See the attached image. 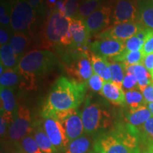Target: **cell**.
Segmentation results:
<instances>
[{
    "label": "cell",
    "mask_w": 153,
    "mask_h": 153,
    "mask_svg": "<svg viewBox=\"0 0 153 153\" xmlns=\"http://www.w3.org/2000/svg\"><path fill=\"white\" fill-rule=\"evenodd\" d=\"M101 95L115 105L125 106L126 104V92L120 86L111 81L105 82Z\"/></svg>",
    "instance_id": "16"
},
{
    "label": "cell",
    "mask_w": 153,
    "mask_h": 153,
    "mask_svg": "<svg viewBox=\"0 0 153 153\" xmlns=\"http://www.w3.org/2000/svg\"><path fill=\"white\" fill-rule=\"evenodd\" d=\"M81 114L85 133L89 135L98 134L99 136L111 123L109 113L96 103L87 101Z\"/></svg>",
    "instance_id": "5"
},
{
    "label": "cell",
    "mask_w": 153,
    "mask_h": 153,
    "mask_svg": "<svg viewBox=\"0 0 153 153\" xmlns=\"http://www.w3.org/2000/svg\"><path fill=\"white\" fill-rule=\"evenodd\" d=\"M143 65L150 73L153 72V53L145 55L143 58Z\"/></svg>",
    "instance_id": "38"
},
{
    "label": "cell",
    "mask_w": 153,
    "mask_h": 153,
    "mask_svg": "<svg viewBox=\"0 0 153 153\" xmlns=\"http://www.w3.org/2000/svg\"><path fill=\"white\" fill-rule=\"evenodd\" d=\"M137 22L153 30V0H139Z\"/></svg>",
    "instance_id": "18"
},
{
    "label": "cell",
    "mask_w": 153,
    "mask_h": 153,
    "mask_svg": "<svg viewBox=\"0 0 153 153\" xmlns=\"http://www.w3.org/2000/svg\"><path fill=\"white\" fill-rule=\"evenodd\" d=\"M11 39L10 35L5 28H1L0 29V43L1 45H6L8 43Z\"/></svg>",
    "instance_id": "40"
},
{
    "label": "cell",
    "mask_w": 153,
    "mask_h": 153,
    "mask_svg": "<svg viewBox=\"0 0 153 153\" xmlns=\"http://www.w3.org/2000/svg\"><path fill=\"white\" fill-rule=\"evenodd\" d=\"M87 153H98L97 152V151H96L95 150H94V149H92V150H90L89 151V152H88Z\"/></svg>",
    "instance_id": "45"
},
{
    "label": "cell",
    "mask_w": 153,
    "mask_h": 153,
    "mask_svg": "<svg viewBox=\"0 0 153 153\" xmlns=\"http://www.w3.org/2000/svg\"><path fill=\"white\" fill-rule=\"evenodd\" d=\"M142 51L145 55L153 53V36L145 42Z\"/></svg>",
    "instance_id": "39"
},
{
    "label": "cell",
    "mask_w": 153,
    "mask_h": 153,
    "mask_svg": "<svg viewBox=\"0 0 153 153\" xmlns=\"http://www.w3.org/2000/svg\"><path fill=\"white\" fill-rule=\"evenodd\" d=\"M19 153H26V152H22V151H21V152H19Z\"/></svg>",
    "instance_id": "47"
},
{
    "label": "cell",
    "mask_w": 153,
    "mask_h": 153,
    "mask_svg": "<svg viewBox=\"0 0 153 153\" xmlns=\"http://www.w3.org/2000/svg\"><path fill=\"white\" fill-rule=\"evenodd\" d=\"M27 1L31 5L36 12L39 10L43 2V0H27Z\"/></svg>",
    "instance_id": "41"
},
{
    "label": "cell",
    "mask_w": 153,
    "mask_h": 153,
    "mask_svg": "<svg viewBox=\"0 0 153 153\" xmlns=\"http://www.w3.org/2000/svg\"><path fill=\"white\" fill-rule=\"evenodd\" d=\"M70 19V31L71 33L72 44L74 48L83 51L89 43V34L85 24V21L76 18H69Z\"/></svg>",
    "instance_id": "14"
},
{
    "label": "cell",
    "mask_w": 153,
    "mask_h": 153,
    "mask_svg": "<svg viewBox=\"0 0 153 153\" xmlns=\"http://www.w3.org/2000/svg\"><path fill=\"white\" fill-rule=\"evenodd\" d=\"M89 57L94 72L102 77L105 82L111 81V72L110 70L109 61L94 53H91Z\"/></svg>",
    "instance_id": "20"
},
{
    "label": "cell",
    "mask_w": 153,
    "mask_h": 153,
    "mask_svg": "<svg viewBox=\"0 0 153 153\" xmlns=\"http://www.w3.org/2000/svg\"><path fill=\"white\" fill-rule=\"evenodd\" d=\"M36 12L27 0H12L10 27L15 32L25 33L36 21Z\"/></svg>",
    "instance_id": "6"
},
{
    "label": "cell",
    "mask_w": 153,
    "mask_h": 153,
    "mask_svg": "<svg viewBox=\"0 0 153 153\" xmlns=\"http://www.w3.org/2000/svg\"><path fill=\"white\" fill-rule=\"evenodd\" d=\"M62 1H63V0H62Z\"/></svg>",
    "instance_id": "51"
},
{
    "label": "cell",
    "mask_w": 153,
    "mask_h": 153,
    "mask_svg": "<svg viewBox=\"0 0 153 153\" xmlns=\"http://www.w3.org/2000/svg\"><path fill=\"white\" fill-rule=\"evenodd\" d=\"M147 106H148V109L150 111L151 114H152L153 116V103H148V104H147Z\"/></svg>",
    "instance_id": "43"
},
{
    "label": "cell",
    "mask_w": 153,
    "mask_h": 153,
    "mask_svg": "<svg viewBox=\"0 0 153 153\" xmlns=\"http://www.w3.org/2000/svg\"><path fill=\"white\" fill-rule=\"evenodd\" d=\"M133 74L136 77L139 89L141 91H143L148 85L153 82L152 74L143 64L135 65Z\"/></svg>",
    "instance_id": "27"
},
{
    "label": "cell",
    "mask_w": 153,
    "mask_h": 153,
    "mask_svg": "<svg viewBox=\"0 0 153 153\" xmlns=\"http://www.w3.org/2000/svg\"><path fill=\"white\" fill-rule=\"evenodd\" d=\"M43 118V126L47 135L59 152H64L70 141L62 124L53 116H48Z\"/></svg>",
    "instance_id": "9"
},
{
    "label": "cell",
    "mask_w": 153,
    "mask_h": 153,
    "mask_svg": "<svg viewBox=\"0 0 153 153\" xmlns=\"http://www.w3.org/2000/svg\"><path fill=\"white\" fill-rule=\"evenodd\" d=\"M151 74H152V75H153V72H152V73H151Z\"/></svg>",
    "instance_id": "48"
},
{
    "label": "cell",
    "mask_w": 153,
    "mask_h": 153,
    "mask_svg": "<svg viewBox=\"0 0 153 153\" xmlns=\"http://www.w3.org/2000/svg\"><path fill=\"white\" fill-rule=\"evenodd\" d=\"M145 55L142 51H125L118 57H115L112 60L123 63L126 66L136 65L143 64Z\"/></svg>",
    "instance_id": "24"
},
{
    "label": "cell",
    "mask_w": 153,
    "mask_h": 153,
    "mask_svg": "<svg viewBox=\"0 0 153 153\" xmlns=\"http://www.w3.org/2000/svg\"><path fill=\"white\" fill-rule=\"evenodd\" d=\"M9 44L16 56L20 58V56L24 54L25 51L28 48L29 41L25 33L14 32V33L11 37Z\"/></svg>",
    "instance_id": "22"
},
{
    "label": "cell",
    "mask_w": 153,
    "mask_h": 153,
    "mask_svg": "<svg viewBox=\"0 0 153 153\" xmlns=\"http://www.w3.org/2000/svg\"><path fill=\"white\" fill-rule=\"evenodd\" d=\"M93 53L108 59H114L126 51L125 43L111 38H100L90 45Z\"/></svg>",
    "instance_id": "11"
},
{
    "label": "cell",
    "mask_w": 153,
    "mask_h": 153,
    "mask_svg": "<svg viewBox=\"0 0 153 153\" xmlns=\"http://www.w3.org/2000/svg\"><path fill=\"white\" fill-rule=\"evenodd\" d=\"M112 6L103 4L100 7L85 20L90 35L98 33L109 26L113 12Z\"/></svg>",
    "instance_id": "10"
},
{
    "label": "cell",
    "mask_w": 153,
    "mask_h": 153,
    "mask_svg": "<svg viewBox=\"0 0 153 153\" xmlns=\"http://www.w3.org/2000/svg\"><path fill=\"white\" fill-rule=\"evenodd\" d=\"M105 2H106V4H109V5H113L114 4H116L117 1H118V0H104Z\"/></svg>",
    "instance_id": "42"
},
{
    "label": "cell",
    "mask_w": 153,
    "mask_h": 153,
    "mask_svg": "<svg viewBox=\"0 0 153 153\" xmlns=\"http://www.w3.org/2000/svg\"><path fill=\"white\" fill-rule=\"evenodd\" d=\"M81 0H63V7L61 12L68 18H76Z\"/></svg>",
    "instance_id": "33"
},
{
    "label": "cell",
    "mask_w": 153,
    "mask_h": 153,
    "mask_svg": "<svg viewBox=\"0 0 153 153\" xmlns=\"http://www.w3.org/2000/svg\"><path fill=\"white\" fill-rule=\"evenodd\" d=\"M87 83L60 76L51 88L42 109V116L77 108L85 99Z\"/></svg>",
    "instance_id": "1"
},
{
    "label": "cell",
    "mask_w": 153,
    "mask_h": 153,
    "mask_svg": "<svg viewBox=\"0 0 153 153\" xmlns=\"http://www.w3.org/2000/svg\"><path fill=\"white\" fill-rule=\"evenodd\" d=\"M52 116L56 117L62 124L70 141L82 136L85 133L82 114L77 108L59 112Z\"/></svg>",
    "instance_id": "8"
},
{
    "label": "cell",
    "mask_w": 153,
    "mask_h": 153,
    "mask_svg": "<svg viewBox=\"0 0 153 153\" xmlns=\"http://www.w3.org/2000/svg\"><path fill=\"white\" fill-rule=\"evenodd\" d=\"M0 59L1 64H2L6 69L16 68L20 60L13 51L9 44L1 45Z\"/></svg>",
    "instance_id": "23"
},
{
    "label": "cell",
    "mask_w": 153,
    "mask_h": 153,
    "mask_svg": "<svg viewBox=\"0 0 153 153\" xmlns=\"http://www.w3.org/2000/svg\"><path fill=\"white\" fill-rule=\"evenodd\" d=\"M144 28L137 22H126L114 24L112 27L105 30L99 37L100 38H111L125 42L138 33Z\"/></svg>",
    "instance_id": "13"
},
{
    "label": "cell",
    "mask_w": 153,
    "mask_h": 153,
    "mask_svg": "<svg viewBox=\"0 0 153 153\" xmlns=\"http://www.w3.org/2000/svg\"><path fill=\"white\" fill-rule=\"evenodd\" d=\"M143 97L148 103H153V82L142 91Z\"/></svg>",
    "instance_id": "37"
},
{
    "label": "cell",
    "mask_w": 153,
    "mask_h": 153,
    "mask_svg": "<svg viewBox=\"0 0 153 153\" xmlns=\"http://www.w3.org/2000/svg\"><path fill=\"white\" fill-rule=\"evenodd\" d=\"M139 0H118L114 4L112 20L114 24L137 22Z\"/></svg>",
    "instance_id": "12"
},
{
    "label": "cell",
    "mask_w": 153,
    "mask_h": 153,
    "mask_svg": "<svg viewBox=\"0 0 153 153\" xmlns=\"http://www.w3.org/2000/svg\"><path fill=\"white\" fill-rule=\"evenodd\" d=\"M145 153H153V144L149 145Z\"/></svg>",
    "instance_id": "44"
},
{
    "label": "cell",
    "mask_w": 153,
    "mask_h": 153,
    "mask_svg": "<svg viewBox=\"0 0 153 153\" xmlns=\"http://www.w3.org/2000/svg\"><path fill=\"white\" fill-rule=\"evenodd\" d=\"M34 126L30 110L24 105H18L14 120L8 129L9 138L18 145L24 137L33 133Z\"/></svg>",
    "instance_id": "7"
},
{
    "label": "cell",
    "mask_w": 153,
    "mask_h": 153,
    "mask_svg": "<svg viewBox=\"0 0 153 153\" xmlns=\"http://www.w3.org/2000/svg\"><path fill=\"white\" fill-rule=\"evenodd\" d=\"M110 62V70L111 72V82L122 87L126 76V65L123 63L111 60Z\"/></svg>",
    "instance_id": "30"
},
{
    "label": "cell",
    "mask_w": 153,
    "mask_h": 153,
    "mask_svg": "<svg viewBox=\"0 0 153 153\" xmlns=\"http://www.w3.org/2000/svg\"><path fill=\"white\" fill-rule=\"evenodd\" d=\"M91 147V140L87 136H82L70 141L64 153H87Z\"/></svg>",
    "instance_id": "25"
},
{
    "label": "cell",
    "mask_w": 153,
    "mask_h": 153,
    "mask_svg": "<svg viewBox=\"0 0 153 153\" xmlns=\"http://www.w3.org/2000/svg\"><path fill=\"white\" fill-rule=\"evenodd\" d=\"M43 36L48 44L52 46L72 45L70 19L60 11L52 9L44 25Z\"/></svg>",
    "instance_id": "4"
},
{
    "label": "cell",
    "mask_w": 153,
    "mask_h": 153,
    "mask_svg": "<svg viewBox=\"0 0 153 153\" xmlns=\"http://www.w3.org/2000/svg\"><path fill=\"white\" fill-rule=\"evenodd\" d=\"M82 1H83V0H82Z\"/></svg>",
    "instance_id": "50"
},
{
    "label": "cell",
    "mask_w": 153,
    "mask_h": 153,
    "mask_svg": "<svg viewBox=\"0 0 153 153\" xmlns=\"http://www.w3.org/2000/svg\"><path fill=\"white\" fill-rule=\"evenodd\" d=\"M122 88L126 91L133 90V89H139L137 80L135 76L132 74H126Z\"/></svg>",
    "instance_id": "36"
},
{
    "label": "cell",
    "mask_w": 153,
    "mask_h": 153,
    "mask_svg": "<svg viewBox=\"0 0 153 153\" xmlns=\"http://www.w3.org/2000/svg\"><path fill=\"white\" fill-rule=\"evenodd\" d=\"M126 51H142L145 42L137 38L136 36L130 38L125 42Z\"/></svg>",
    "instance_id": "35"
},
{
    "label": "cell",
    "mask_w": 153,
    "mask_h": 153,
    "mask_svg": "<svg viewBox=\"0 0 153 153\" xmlns=\"http://www.w3.org/2000/svg\"><path fill=\"white\" fill-rule=\"evenodd\" d=\"M89 57L87 53H83L71 66V74L75 76L78 82L87 83L89 78L94 73Z\"/></svg>",
    "instance_id": "15"
},
{
    "label": "cell",
    "mask_w": 153,
    "mask_h": 153,
    "mask_svg": "<svg viewBox=\"0 0 153 153\" xmlns=\"http://www.w3.org/2000/svg\"><path fill=\"white\" fill-rule=\"evenodd\" d=\"M18 145L20 146L22 151L26 153H43L38 146L37 142L34 138L33 134L24 137Z\"/></svg>",
    "instance_id": "32"
},
{
    "label": "cell",
    "mask_w": 153,
    "mask_h": 153,
    "mask_svg": "<svg viewBox=\"0 0 153 153\" xmlns=\"http://www.w3.org/2000/svg\"><path fill=\"white\" fill-rule=\"evenodd\" d=\"M126 104L128 106L130 110L137 109L140 107L147 106L146 102L143 97V94L140 89H133L126 91Z\"/></svg>",
    "instance_id": "28"
},
{
    "label": "cell",
    "mask_w": 153,
    "mask_h": 153,
    "mask_svg": "<svg viewBox=\"0 0 153 153\" xmlns=\"http://www.w3.org/2000/svg\"><path fill=\"white\" fill-rule=\"evenodd\" d=\"M104 4V0H83L80 4L76 19L85 21Z\"/></svg>",
    "instance_id": "26"
},
{
    "label": "cell",
    "mask_w": 153,
    "mask_h": 153,
    "mask_svg": "<svg viewBox=\"0 0 153 153\" xmlns=\"http://www.w3.org/2000/svg\"><path fill=\"white\" fill-rule=\"evenodd\" d=\"M0 99H1V114L14 118L18 105L16 104L13 88H1Z\"/></svg>",
    "instance_id": "17"
},
{
    "label": "cell",
    "mask_w": 153,
    "mask_h": 153,
    "mask_svg": "<svg viewBox=\"0 0 153 153\" xmlns=\"http://www.w3.org/2000/svg\"><path fill=\"white\" fill-rule=\"evenodd\" d=\"M140 137L147 147L153 144V116L138 128Z\"/></svg>",
    "instance_id": "31"
},
{
    "label": "cell",
    "mask_w": 153,
    "mask_h": 153,
    "mask_svg": "<svg viewBox=\"0 0 153 153\" xmlns=\"http://www.w3.org/2000/svg\"><path fill=\"white\" fill-rule=\"evenodd\" d=\"M57 63L55 55L48 50H33L19 60L17 70L21 76L34 82L48 74Z\"/></svg>",
    "instance_id": "3"
},
{
    "label": "cell",
    "mask_w": 153,
    "mask_h": 153,
    "mask_svg": "<svg viewBox=\"0 0 153 153\" xmlns=\"http://www.w3.org/2000/svg\"><path fill=\"white\" fill-rule=\"evenodd\" d=\"M152 116L148 106H143L137 109L130 110L127 114V120L130 125L138 128Z\"/></svg>",
    "instance_id": "21"
},
{
    "label": "cell",
    "mask_w": 153,
    "mask_h": 153,
    "mask_svg": "<svg viewBox=\"0 0 153 153\" xmlns=\"http://www.w3.org/2000/svg\"><path fill=\"white\" fill-rule=\"evenodd\" d=\"M7 153H19V152H8Z\"/></svg>",
    "instance_id": "46"
},
{
    "label": "cell",
    "mask_w": 153,
    "mask_h": 153,
    "mask_svg": "<svg viewBox=\"0 0 153 153\" xmlns=\"http://www.w3.org/2000/svg\"><path fill=\"white\" fill-rule=\"evenodd\" d=\"M152 80H153V75H152Z\"/></svg>",
    "instance_id": "49"
},
{
    "label": "cell",
    "mask_w": 153,
    "mask_h": 153,
    "mask_svg": "<svg viewBox=\"0 0 153 153\" xmlns=\"http://www.w3.org/2000/svg\"><path fill=\"white\" fill-rule=\"evenodd\" d=\"M33 135L38 146L43 153H59V151L53 145L43 128L41 122L35 123Z\"/></svg>",
    "instance_id": "19"
},
{
    "label": "cell",
    "mask_w": 153,
    "mask_h": 153,
    "mask_svg": "<svg viewBox=\"0 0 153 153\" xmlns=\"http://www.w3.org/2000/svg\"><path fill=\"white\" fill-rule=\"evenodd\" d=\"M140 140L137 128L120 124L97 136L94 148L98 153H141Z\"/></svg>",
    "instance_id": "2"
},
{
    "label": "cell",
    "mask_w": 153,
    "mask_h": 153,
    "mask_svg": "<svg viewBox=\"0 0 153 153\" xmlns=\"http://www.w3.org/2000/svg\"><path fill=\"white\" fill-rule=\"evenodd\" d=\"M20 76L17 68L6 69L0 75V88H13L19 83Z\"/></svg>",
    "instance_id": "29"
},
{
    "label": "cell",
    "mask_w": 153,
    "mask_h": 153,
    "mask_svg": "<svg viewBox=\"0 0 153 153\" xmlns=\"http://www.w3.org/2000/svg\"><path fill=\"white\" fill-rule=\"evenodd\" d=\"M105 80L97 74L94 73L87 82V87L96 92H101L104 87Z\"/></svg>",
    "instance_id": "34"
}]
</instances>
